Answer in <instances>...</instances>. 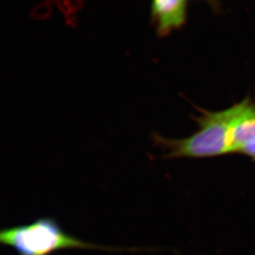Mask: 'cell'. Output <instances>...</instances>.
I'll list each match as a JSON object with an SVG mask.
<instances>
[{"label": "cell", "instance_id": "obj_1", "mask_svg": "<svg viewBox=\"0 0 255 255\" xmlns=\"http://www.w3.org/2000/svg\"><path fill=\"white\" fill-rule=\"evenodd\" d=\"M238 104L221 112L199 109L201 115L194 117L199 130L191 136L169 139L154 134V141L161 147L166 159L205 158L233 153L231 128Z\"/></svg>", "mask_w": 255, "mask_h": 255}, {"label": "cell", "instance_id": "obj_2", "mask_svg": "<svg viewBox=\"0 0 255 255\" xmlns=\"http://www.w3.org/2000/svg\"><path fill=\"white\" fill-rule=\"evenodd\" d=\"M0 243L12 248L18 255H51L55 252L69 249L137 251L135 248L124 250L87 243L65 232L56 220L50 217L1 230Z\"/></svg>", "mask_w": 255, "mask_h": 255}, {"label": "cell", "instance_id": "obj_3", "mask_svg": "<svg viewBox=\"0 0 255 255\" xmlns=\"http://www.w3.org/2000/svg\"><path fill=\"white\" fill-rule=\"evenodd\" d=\"M188 1L186 0H155L151 4V15L157 33L166 36L182 28L187 18Z\"/></svg>", "mask_w": 255, "mask_h": 255}, {"label": "cell", "instance_id": "obj_4", "mask_svg": "<svg viewBox=\"0 0 255 255\" xmlns=\"http://www.w3.org/2000/svg\"><path fill=\"white\" fill-rule=\"evenodd\" d=\"M233 153L242 146L255 142V102L247 97L238 103V110L231 128Z\"/></svg>", "mask_w": 255, "mask_h": 255}, {"label": "cell", "instance_id": "obj_5", "mask_svg": "<svg viewBox=\"0 0 255 255\" xmlns=\"http://www.w3.org/2000/svg\"><path fill=\"white\" fill-rule=\"evenodd\" d=\"M238 153L248 156L250 158L254 159L255 161V142H250L242 146L238 150Z\"/></svg>", "mask_w": 255, "mask_h": 255}]
</instances>
